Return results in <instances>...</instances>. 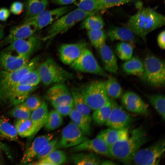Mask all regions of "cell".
<instances>
[{
  "label": "cell",
  "instance_id": "cell-1",
  "mask_svg": "<svg viewBox=\"0 0 165 165\" xmlns=\"http://www.w3.org/2000/svg\"><path fill=\"white\" fill-rule=\"evenodd\" d=\"M145 129L140 126L131 131L127 137L120 140L109 147L110 157L124 163L148 140Z\"/></svg>",
  "mask_w": 165,
  "mask_h": 165
},
{
  "label": "cell",
  "instance_id": "cell-2",
  "mask_svg": "<svg viewBox=\"0 0 165 165\" xmlns=\"http://www.w3.org/2000/svg\"><path fill=\"white\" fill-rule=\"evenodd\" d=\"M164 16L153 9L141 8L131 16L127 28L135 35L145 40L150 32L164 25Z\"/></svg>",
  "mask_w": 165,
  "mask_h": 165
},
{
  "label": "cell",
  "instance_id": "cell-3",
  "mask_svg": "<svg viewBox=\"0 0 165 165\" xmlns=\"http://www.w3.org/2000/svg\"><path fill=\"white\" fill-rule=\"evenodd\" d=\"M39 57H35L29 60L24 66L17 70L11 72L0 71V103L4 104L10 91L18 83L23 76L30 71L35 68Z\"/></svg>",
  "mask_w": 165,
  "mask_h": 165
},
{
  "label": "cell",
  "instance_id": "cell-4",
  "mask_svg": "<svg viewBox=\"0 0 165 165\" xmlns=\"http://www.w3.org/2000/svg\"><path fill=\"white\" fill-rule=\"evenodd\" d=\"M144 70L141 79L147 84L155 87L164 86V61L152 55H147L143 62Z\"/></svg>",
  "mask_w": 165,
  "mask_h": 165
},
{
  "label": "cell",
  "instance_id": "cell-5",
  "mask_svg": "<svg viewBox=\"0 0 165 165\" xmlns=\"http://www.w3.org/2000/svg\"><path fill=\"white\" fill-rule=\"evenodd\" d=\"M96 11L86 12L76 8L73 11L59 17L48 28L46 36L42 38L46 40L59 34L65 32L79 22L87 16L95 14Z\"/></svg>",
  "mask_w": 165,
  "mask_h": 165
},
{
  "label": "cell",
  "instance_id": "cell-6",
  "mask_svg": "<svg viewBox=\"0 0 165 165\" xmlns=\"http://www.w3.org/2000/svg\"><path fill=\"white\" fill-rule=\"evenodd\" d=\"M41 81L46 86L63 83L73 75L59 65L51 57H48L37 69Z\"/></svg>",
  "mask_w": 165,
  "mask_h": 165
},
{
  "label": "cell",
  "instance_id": "cell-7",
  "mask_svg": "<svg viewBox=\"0 0 165 165\" xmlns=\"http://www.w3.org/2000/svg\"><path fill=\"white\" fill-rule=\"evenodd\" d=\"M165 150L164 139H162L150 146L139 149L124 163L126 164L159 165Z\"/></svg>",
  "mask_w": 165,
  "mask_h": 165
},
{
  "label": "cell",
  "instance_id": "cell-8",
  "mask_svg": "<svg viewBox=\"0 0 165 165\" xmlns=\"http://www.w3.org/2000/svg\"><path fill=\"white\" fill-rule=\"evenodd\" d=\"M79 89L86 103L91 109L95 110L110 102L106 91L104 81H94Z\"/></svg>",
  "mask_w": 165,
  "mask_h": 165
},
{
  "label": "cell",
  "instance_id": "cell-9",
  "mask_svg": "<svg viewBox=\"0 0 165 165\" xmlns=\"http://www.w3.org/2000/svg\"><path fill=\"white\" fill-rule=\"evenodd\" d=\"M70 67L78 72L94 74L105 77L109 76L101 68L92 53L87 48L70 64Z\"/></svg>",
  "mask_w": 165,
  "mask_h": 165
},
{
  "label": "cell",
  "instance_id": "cell-10",
  "mask_svg": "<svg viewBox=\"0 0 165 165\" xmlns=\"http://www.w3.org/2000/svg\"><path fill=\"white\" fill-rule=\"evenodd\" d=\"M111 110L105 123L108 128L116 129H127L133 122L134 118L127 112L114 99H110Z\"/></svg>",
  "mask_w": 165,
  "mask_h": 165
},
{
  "label": "cell",
  "instance_id": "cell-11",
  "mask_svg": "<svg viewBox=\"0 0 165 165\" xmlns=\"http://www.w3.org/2000/svg\"><path fill=\"white\" fill-rule=\"evenodd\" d=\"M88 138L72 121L64 128L55 149L72 147Z\"/></svg>",
  "mask_w": 165,
  "mask_h": 165
},
{
  "label": "cell",
  "instance_id": "cell-12",
  "mask_svg": "<svg viewBox=\"0 0 165 165\" xmlns=\"http://www.w3.org/2000/svg\"><path fill=\"white\" fill-rule=\"evenodd\" d=\"M42 38L34 34L28 37L17 40L9 44L5 50L14 52L22 57L30 58L41 45Z\"/></svg>",
  "mask_w": 165,
  "mask_h": 165
},
{
  "label": "cell",
  "instance_id": "cell-13",
  "mask_svg": "<svg viewBox=\"0 0 165 165\" xmlns=\"http://www.w3.org/2000/svg\"><path fill=\"white\" fill-rule=\"evenodd\" d=\"M45 98L55 107L69 104H74L71 91L63 83H57L46 92Z\"/></svg>",
  "mask_w": 165,
  "mask_h": 165
},
{
  "label": "cell",
  "instance_id": "cell-14",
  "mask_svg": "<svg viewBox=\"0 0 165 165\" xmlns=\"http://www.w3.org/2000/svg\"><path fill=\"white\" fill-rule=\"evenodd\" d=\"M68 6H63L49 10H45L28 19L24 21L33 24L38 30L51 24L56 20L66 13L69 9Z\"/></svg>",
  "mask_w": 165,
  "mask_h": 165
},
{
  "label": "cell",
  "instance_id": "cell-15",
  "mask_svg": "<svg viewBox=\"0 0 165 165\" xmlns=\"http://www.w3.org/2000/svg\"><path fill=\"white\" fill-rule=\"evenodd\" d=\"M121 103L128 111L143 115L149 112L148 105L137 94L132 91L125 93L121 99Z\"/></svg>",
  "mask_w": 165,
  "mask_h": 165
},
{
  "label": "cell",
  "instance_id": "cell-16",
  "mask_svg": "<svg viewBox=\"0 0 165 165\" xmlns=\"http://www.w3.org/2000/svg\"><path fill=\"white\" fill-rule=\"evenodd\" d=\"M87 44L84 42L62 45L59 49L60 59L64 64L70 65L87 48Z\"/></svg>",
  "mask_w": 165,
  "mask_h": 165
},
{
  "label": "cell",
  "instance_id": "cell-17",
  "mask_svg": "<svg viewBox=\"0 0 165 165\" xmlns=\"http://www.w3.org/2000/svg\"><path fill=\"white\" fill-rule=\"evenodd\" d=\"M30 58L14 54L10 51L5 50L0 55V68L6 71H13L25 65Z\"/></svg>",
  "mask_w": 165,
  "mask_h": 165
},
{
  "label": "cell",
  "instance_id": "cell-18",
  "mask_svg": "<svg viewBox=\"0 0 165 165\" xmlns=\"http://www.w3.org/2000/svg\"><path fill=\"white\" fill-rule=\"evenodd\" d=\"M37 30V28L32 23L24 21L23 24L11 28L1 45H7L14 41L29 37L35 34Z\"/></svg>",
  "mask_w": 165,
  "mask_h": 165
},
{
  "label": "cell",
  "instance_id": "cell-19",
  "mask_svg": "<svg viewBox=\"0 0 165 165\" xmlns=\"http://www.w3.org/2000/svg\"><path fill=\"white\" fill-rule=\"evenodd\" d=\"M109 148V147L102 140L96 137L72 147L70 150L73 152L88 151L110 157Z\"/></svg>",
  "mask_w": 165,
  "mask_h": 165
},
{
  "label": "cell",
  "instance_id": "cell-20",
  "mask_svg": "<svg viewBox=\"0 0 165 165\" xmlns=\"http://www.w3.org/2000/svg\"><path fill=\"white\" fill-rule=\"evenodd\" d=\"M53 135L49 134L39 136L34 140L30 146L24 153L21 164L30 163L35 157L45 146L53 138Z\"/></svg>",
  "mask_w": 165,
  "mask_h": 165
},
{
  "label": "cell",
  "instance_id": "cell-21",
  "mask_svg": "<svg viewBox=\"0 0 165 165\" xmlns=\"http://www.w3.org/2000/svg\"><path fill=\"white\" fill-rule=\"evenodd\" d=\"M36 87L22 85L16 86L8 94L4 104H7L9 107L22 103L30 96Z\"/></svg>",
  "mask_w": 165,
  "mask_h": 165
},
{
  "label": "cell",
  "instance_id": "cell-22",
  "mask_svg": "<svg viewBox=\"0 0 165 165\" xmlns=\"http://www.w3.org/2000/svg\"><path fill=\"white\" fill-rule=\"evenodd\" d=\"M98 50L104 69L108 72L116 73L118 70L117 59L111 48L105 43Z\"/></svg>",
  "mask_w": 165,
  "mask_h": 165
},
{
  "label": "cell",
  "instance_id": "cell-23",
  "mask_svg": "<svg viewBox=\"0 0 165 165\" xmlns=\"http://www.w3.org/2000/svg\"><path fill=\"white\" fill-rule=\"evenodd\" d=\"M49 113L47 104L42 101L41 105L31 113L30 119L34 129L32 138L45 125Z\"/></svg>",
  "mask_w": 165,
  "mask_h": 165
},
{
  "label": "cell",
  "instance_id": "cell-24",
  "mask_svg": "<svg viewBox=\"0 0 165 165\" xmlns=\"http://www.w3.org/2000/svg\"><path fill=\"white\" fill-rule=\"evenodd\" d=\"M127 129H116L111 128L101 131L96 137L102 140L109 147L117 141L127 137Z\"/></svg>",
  "mask_w": 165,
  "mask_h": 165
},
{
  "label": "cell",
  "instance_id": "cell-25",
  "mask_svg": "<svg viewBox=\"0 0 165 165\" xmlns=\"http://www.w3.org/2000/svg\"><path fill=\"white\" fill-rule=\"evenodd\" d=\"M71 92L73 99L74 108L91 123V109L86 103L80 90L73 88L71 90Z\"/></svg>",
  "mask_w": 165,
  "mask_h": 165
},
{
  "label": "cell",
  "instance_id": "cell-26",
  "mask_svg": "<svg viewBox=\"0 0 165 165\" xmlns=\"http://www.w3.org/2000/svg\"><path fill=\"white\" fill-rule=\"evenodd\" d=\"M108 35L111 41L115 40L134 42L135 35L127 28L112 26L110 28Z\"/></svg>",
  "mask_w": 165,
  "mask_h": 165
},
{
  "label": "cell",
  "instance_id": "cell-27",
  "mask_svg": "<svg viewBox=\"0 0 165 165\" xmlns=\"http://www.w3.org/2000/svg\"><path fill=\"white\" fill-rule=\"evenodd\" d=\"M66 153L60 149L53 151L45 158L29 164L40 165H60L67 160Z\"/></svg>",
  "mask_w": 165,
  "mask_h": 165
},
{
  "label": "cell",
  "instance_id": "cell-28",
  "mask_svg": "<svg viewBox=\"0 0 165 165\" xmlns=\"http://www.w3.org/2000/svg\"><path fill=\"white\" fill-rule=\"evenodd\" d=\"M122 68L127 74L140 77L144 72L143 62L138 57H132L123 64Z\"/></svg>",
  "mask_w": 165,
  "mask_h": 165
},
{
  "label": "cell",
  "instance_id": "cell-29",
  "mask_svg": "<svg viewBox=\"0 0 165 165\" xmlns=\"http://www.w3.org/2000/svg\"><path fill=\"white\" fill-rule=\"evenodd\" d=\"M48 4V0H25V19L45 10Z\"/></svg>",
  "mask_w": 165,
  "mask_h": 165
},
{
  "label": "cell",
  "instance_id": "cell-30",
  "mask_svg": "<svg viewBox=\"0 0 165 165\" xmlns=\"http://www.w3.org/2000/svg\"><path fill=\"white\" fill-rule=\"evenodd\" d=\"M18 135L15 126L0 116V139L17 141Z\"/></svg>",
  "mask_w": 165,
  "mask_h": 165
},
{
  "label": "cell",
  "instance_id": "cell-31",
  "mask_svg": "<svg viewBox=\"0 0 165 165\" xmlns=\"http://www.w3.org/2000/svg\"><path fill=\"white\" fill-rule=\"evenodd\" d=\"M71 160L76 165H99L101 162L100 158L95 153L80 152L72 155Z\"/></svg>",
  "mask_w": 165,
  "mask_h": 165
},
{
  "label": "cell",
  "instance_id": "cell-32",
  "mask_svg": "<svg viewBox=\"0 0 165 165\" xmlns=\"http://www.w3.org/2000/svg\"><path fill=\"white\" fill-rule=\"evenodd\" d=\"M71 121L76 125L85 136L91 134V123L81 113L73 108L68 115Z\"/></svg>",
  "mask_w": 165,
  "mask_h": 165
},
{
  "label": "cell",
  "instance_id": "cell-33",
  "mask_svg": "<svg viewBox=\"0 0 165 165\" xmlns=\"http://www.w3.org/2000/svg\"><path fill=\"white\" fill-rule=\"evenodd\" d=\"M14 126L18 135L22 137L32 138L34 131L30 118L17 119Z\"/></svg>",
  "mask_w": 165,
  "mask_h": 165
},
{
  "label": "cell",
  "instance_id": "cell-34",
  "mask_svg": "<svg viewBox=\"0 0 165 165\" xmlns=\"http://www.w3.org/2000/svg\"><path fill=\"white\" fill-rule=\"evenodd\" d=\"M145 96L150 104L164 121L165 102L164 95L161 94H146Z\"/></svg>",
  "mask_w": 165,
  "mask_h": 165
},
{
  "label": "cell",
  "instance_id": "cell-35",
  "mask_svg": "<svg viewBox=\"0 0 165 165\" xmlns=\"http://www.w3.org/2000/svg\"><path fill=\"white\" fill-rule=\"evenodd\" d=\"M105 88L107 95L112 98H118L123 94L122 87L116 79L113 77L109 76L105 82Z\"/></svg>",
  "mask_w": 165,
  "mask_h": 165
},
{
  "label": "cell",
  "instance_id": "cell-36",
  "mask_svg": "<svg viewBox=\"0 0 165 165\" xmlns=\"http://www.w3.org/2000/svg\"><path fill=\"white\" fill-rule=\"evenodd\" d=\"M111 105L110 103L97 109L93 112L91 116L93 121L97 124L101 125L105 124L110 114Z\"/></svg>",
  "mask_w": 165,
  "mask_h": 165
},
{
  "label": "cell",
  "instance_id": "cell-37",
  "mask_svg": "<svg viewBox=\"0 0 165 165\" xmlns=\"http://www.w3.org/2000/svg\"><path fill=\"white\" fill-rule=\"evenodd\" d=\"M94 15H90L83 20L81 25L82 29L88 31L102 29L105 25L103 20L100 16Z\"/></svg>",
  "mask_w": 165,
  "mask_h": 165
},
{
  "label": "cell",
  "instance_id": "cell-38",
  "mask_svg": "<svg viewBox=\"0 0 165 165\" xmlns=\"http://www.w3.org/2000/svg\"><path fill=\"white\" fill-rule=\"evenodd\" d=\"M63 123L62 116L55 110L49 112L44 125L47 130H54L60 127Z\"/></svg>",
  "mask_w": 165,
  "mask_h": 165
},
{
  "label": "cell",
  "instance_id": "cell-39",
  "mask_svg": "<svg viewBox=\"0 0 165 165\" xmlns=\"http://www.w3.org/2000/svg\"><path fill=\"white\" fill-rule=\"evenodd\" d=\"M73 4L77 8L86 12L101 10L99 0H75Z\"/></svg>",
  "mask_w": 165,
  "mask_h": 165
},
{
  "label": "cell",
  "instance_id": "cell-40",
  "mask_svg": "<svg viewBox=\"0 0 165 165\" xmlns=\"http://www.w3.org/2000/svg\"><path fill=\"white\" fill-rule=\"evenodd\" d=\"M40 82L39 75L37 69L35 68L24 74L16 86L22 85L36 86Z\"/></svg>",
  "mask_w": 165,
  "mask_h": 165
},
{
  "label": "cell",
  "instance_id": "cell-41",
  "mask_svg": "<svg viewBox=\"0 0 165 165\" xmlns=\"http://www.w3.org/2000/svg\"><path fill=\"white\" fill-rule=\"evenodd\" d=\"M87 34L91 44L96 49L98 50L105 43L106 36L102 29L88 31Z\"/></svg>",
  "mask_w": 165,
  "mask_h": 165
},
{
  "label": "cell",
  "instance_id": "cell-42",
  "mask_svg": "<svg viewBox=\"0 0 165 165\" xmlns=\"http://www.w3.org/2000/svg\"><path fill=\"white\" fill-rule=\"evenodd\" d=\"M133 50V47L130 44L122 42L117 45L115 51L117 56L120 59L127 61L132 57Z\"/></svg>",
  "mask_w": 165,
  "mask_h": 165
},
{
  "label": "cell",
  "instance_id": "cell-43",
  "mask_svg": "<svg viewBox=\"0 0 165 165\" xmlns=\"http://www.w3.org/2000/svg\"><path fill=\"white\" fill-rule=\"evenodd\" d=\"M31 111L20 104L15 105L10 114L12 116L18 119L30 118Z\"/></svg>",
  "mask_w": 165,
  "mask_h": 165
},
{
  "label": "cell",
  "instance_id": "cell-44",
  "mask_svg": "<svg viewBox=\"0 0 165 165\" xmlns=\"http://www.w3.org/2000/svg\"><path fill=\"white\" fill-rule=\"evenodd\" d=\"M42 102L41 99L38 97L32 95L29 96L20 104L31 112L38 108Z\"/></svg>",
  "mask_w": 165,
  "mask_h": 165
},
{
  "label": "cell",
  "instance_id": "cell-45",
  "mask_svg": "<svg viewBox=\"0 0 165 165\" xmlns=\"http://www.w3.org/2000/svg\"><path fill=\"white\" fill-rule=\"evenodd\" d=\"M58 140V138H53L45 146L35 158L38 160L45 158L55 149Z\"/></svg>",
  "mask_w": 165,
  "mask_h": 165
},
{
  "label": "cell",
  "instance_id": "cell-46",
  "mask_svg": "<svg viewBox=\"0 0 165 165\" xmlns=\"http://www.w3.org/2000/svg\"><path fill=\"white\" fill-rule=\"evenodd\" d=\"M134 0H99L101 10L123 5Z\"/></svg>",
  "mask_w": 165,
  "mask_h": 165
},
{
  "label": "cell",
  "instance_id": "cell-47",
  "mask_svg": "<svg viewBox=\"0 0 165 165\" xmlns=\"http://www.w3.org/2000/svg\"><path fill=\"white\" fill-rule=\"evenodd\" d=\"M74 107V104H69L57 106L54 108L61 116H66L69 115Z\"/></svg>",
  "mask_w": 165,
  "mask_h": 165
},
{
  "label": "cell",
  "instance_id": "cell-48",
  "mask_svg": "<svg viewBox=\"0 0 165 165\" xmlns=\"http://www.w3.org/2000/svg\"><path fill=\"white\" fill-rule=\"evenodd\" d=\"M24 8V4L21 2L16 1L13 2L10 7V11L13 14L19 15L23 11Z\"/></svg>",
  "mask_w": 165,
  "mask_h": 165
},
{
  "label": "cell",
  "instance_id": "cell-49",
  "mask_svg": "<svg viewBox=\"0 0 165 165\" xmlns=\"http://www.w3.org/2000/svg\"><path fill=\"white\" fill-rule=\"evenodd\" d=\"M10 15V11L7 8H0V21H6Z\"/></svg>",
  "mask_w": 165,
  "mask_h": 165
},
{
  "label": "cell",
  "instance_id": "cell-50",
  "mask_svg": "<svg viewBox=\"0 0 165 165\" xmlns=\"http://www.w3.org/2000/svg\"><path fill=\"white\" fill-rule=\"evenodd\" d=\"M165 31L163 30L161 31L158 35L157 43L158 46L161 49L164 50L165 48Z\"/></svg>",
  "mask_w": 165,
  "mask_h": 165
},
{
  "label": "cell",
  "instance_id": "cell-51",
  "mask_svg": "<svg viewBox=\"0 0 165 165\" xmlns=\"http://www.w3.org/2000/svg\"><path fill=\"white\" fill-rule=\"evenodd\" d=\"M75 0H52L54 3L61 6H66L74 3Z\"/></svg>",
  "mask_w": 165,
  "mask_h": 165
},
{
  "label": "cell",
  "instance_id": "cell-52",
  "mask_svg": "<svg viewBox=\"0 0 165 165\" xmlns=\"http://www.w3.org/2000/svg\"><path fill=\"white\" fill-rule=\"evenodd\" d=\"M0 150L3 151L9 157L11 158V152L9 147L5 144L1 142L0 141Z\"/></svg>",
  "mask_w": 165,
  "mask_h": 165
},
{
  "label": "cell",
  "instance_id": "cell-53",
  "mask_svg": "<svg viewBox=\"0 0 165 165\" xmlns=\"http://www.w3.org/2000/svg\"><path fill=\"white\" fill-rule=\"evenodd\" d=\"M100 164L101 165H117L116 163L114 161L110 160H105L101 161Z\"/></svg>",
  "mask_w": 165,
  "mask_h": 165
},
{
  "label": "cell",
  "instance_id": "cell-54",
  "mask_svg": "<svg viewBox=\"0 0 165 165\" xmlns=\"http://www.w3.org/2000/svg\"><path fill=\"white\" fill-rule=\"evenodd\" d=\"M4 36V27H0V42L3 38Z\"/></svg>",
  "mask_w": 165,
  "mask_h": 165
}]
</instances>
